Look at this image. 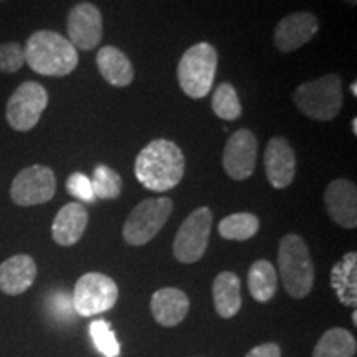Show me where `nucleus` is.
Masks as SVG:
<instances>
[{
    "instance_id": "nucleus-1",
    "label": "nucleus",
    "mask_w": 357,
    "mask_h": 357,
    "mask_svg": "<svg viewBox=\"0 0 357 357\" xmlns=\"http://www.w3.org/2000/svg\"><path fill=\"white\" fill-rule=\"evenodd\" d=\"M185 158L176 142L154 139L139 151L134 162V174L146 189L167 192L182 181Z\"/></svg>"
},
{
    "instance_id": "nucleus-2",
    "label": "nucleus",
    "mask_w": 357,
    "mask_h": 357,
    "mask_svg": "<svg viewBox=\"0 0 357 357\" xmlns=\"http://www.w3.org/2000/svg\"><path fill=\"white\" fill-rule=\"evenodd\" d=\"M25 63L43 77H66L78 66V50L68 38L53 30H38L24 47Z\"/></svg>"
},
{
    "instance_id": "nucleus-3",
    "label": "nucleus",
    "mask_w": 357,
    "mask_h": 357,
    "mask_svg": "<svg viewBox=\"0 0 357 357\" xmlns=\"http://www.w3.org/2000/svg\"><path fill=\"white\" fill-rule=\"evenodd\" d=\"M278 266L283 287L291 298L301 300L310 294L314 284L310 248L300 235L289 234L280 240Z\"/></svg>"
},
{
    "instance_id": "nucleus-4",
    "label": "nucleus",
    "mask_w": 357,
    "mask_h": 357,
    "mask_svg": "<svg viewBox=\"0 0 357 357\" xmlns=\"http://www.w3.org/2000/svg\"><path fill=\"white\" fill-rule=\"evenodd\" d=\"M293 101L298 109L314 121H331L342 108V82L336 73L301 83L294 89Z\"/></svg>"
},
{
    "instance_id": "nucleus-5",
    "label": "nucleus",
    "mask_w": 357,
    "mask_h": 357,
    "mask_svg": "<svg viewBox=\"0 0 357 357\" xmlns=\"http://www.w3.org/2000/svg\"><path fill=\"white\" fill-rule=\"evenodd\" d=\"M218 55L213 45L200 42L187 48L177 65V82L192 100H202L215 82Z\"/></svg>"
},
{
    "instance_id": "nucleus-6",
    "label": "nucleus",
    "mask_w": 357,
    "mask_h": 357,
    "mask_svg": "<svg viewBox=\"0 0 357 357\" xmlns=\"http://www.w3.org/2000/svg\"><path fill=\"white\" fill-rule=\"evenodd\" d=\"M174 208L169 197L146 199L132 208L123 225V238L132 247L149 243L166 225Z\"/></svg>"
},
{
    "instance_id": "nucleus-7",
    "label": "nucleus",
    "mask_w": 357,
    "mask_h": 357,
    "mask_svg": "<svg viewBox=\"0 0 357 357\" xmlns=\"http://www.w3.org/2000/svg\"><path fill=\"white\" fill-rule=\"evenodd\" d=\"M118 284L113 278L91 271L77 281L71 300L77 314L88 318L109 311L118 301Z\"/></svg>"
},
{
    "instance_id": "nucleus-8",
    "label": "nucleus",
    "mask_w": 357,
    "mask_h": 357,
    "mask_svg": "<svg viewBox=\"0 0 357 357\" xmlns=\"http://www.w3.org/2000/svg\"><path fill=\"white\" fill-rule=\"evenodd\" d=\"M213 215L208 207H199L189 213V217L178 227L174 238V257L181 263L199 261L205 255L211 238Z\"/></svg>"
},
{
    "instance_id": "nucleus-9",
    "label": "nucleus",
    "mask_w": 357,
    "mask_h": 357,
    "mask_svg": "<svg viewBox=\"0 0 357 357\" xmlns=\"http://www.w3.org/2000/svg\"><path fill=\"white\" fill-rule=\"evenodd\" d=\"M48 106V93L37 82L22 83L8 98L6 118L12 129L19 132L32 131Z\"/></svg>"
},
{
    "instance_id": "nucleus-10",
    "label": "nucleus",
    "mask_w": 357,
    "mask_h": 357,
    "mask_svg": "<svg viewBox=\"0 0 357 357\" xmlns=\"http://www.w3.org/2000/svg\"><path fill=\"white\" fill-rule=\"evenodd\" d=\"M56 177L50 167L29 166L17 174L10 185V199L19 207L47 204L55 197Z\"/></svg>"
},
{
    "instance_id": "nucleus-11",
    "label": "nucleus",
    "mask_w": 357,
    "mask_h": 357,
    "mask_svg": "<svg viewBox=\"0 0 357 357\" xmlns=\"http://www.w3.org/2000/svg\"><path fill=\"white\" fill-rule=\"evenodd\" d=\"M258 154L257 136L250 129H238L227 141L222 164L234 181H247L255 172Z\"/></svg>"
},
{
    "instance_id": "nucleus-12",
    "label": "nucleus",
    "mask_w": 357,
    "mask_h": 357,
    "mask_svg": "<svg viewBox=\"0 0 357 357\" xmlns=\"http://www.w3.org/2000/svg\"><path fill=\"white\" fill-rule=\"evenodd\" d=\"M68 40L77 50L89 52L102 38V15L95 3L79 2L68 12L66 19Z\"/></svg>"
},
{
    "instance_id": "nucleus-13",
    "label": "nucleus",
    "mask_w": 357,
    "mask_h": 357,
    "mask_svg": "<svg viewBox=\"0 0 357 357\" xmlns=\"http://www.w3.org/2000/svg\"><path fill=\"white\" fill-rule=\"evenodd\" d=\"M319 32V20L311 12H294L283 17L275 26L273 42L280 52H296Z\"/></svg>"
},
{
    "instance_id": "nucleus-14",
    "label": "nucleus",
    "mask_w": 357,
    "mask_h": 357,
    "mask_svg": "<svg viewBox=\"0 0 357 357\" xmlns=\"http://www.w3.org/2000/svg\"><path fill=\"white\" fill-rule=\"evenodd\" d=\"M324 207L342 229L357 227V187L347 178H334L324 190Z\"/></svg>"
},
{
    "instance_id": "nucleus-15",
    "label": "nucleus",
    "mask_w": 357,
    "mask_h": 357,
    "mask_svg": "<svg viewBox=\"0 0 357 357\" xmlns=\"http://www.w3.org/2000/svg\"><path fill=\"white\" fill-rule=\"evenodd\" d=\"M265 172L271 187L287 189L296 176V154L288 139L281 136L271 137L265 149Z\"/></svg>"
},
{
    "instance_id": "nucleus-16",
    "label": "nucleus",
    "mask_w": 357,
    "mask_h": 357,
    "mask_svg": "<svg viewBox=\"0 0 357 357\" xmlns=\"http://www.w3.org/2000/svg\"><path fill=\"white\" fill-rule=\"evenodd\" d=\"M88 211L83 204L70 202L63 205L52 223V236L60 247H73L82 240L88 227Z\"/></svg>"
},
{
    "instance_id": "nucleus-17",
    "label": "nucleus",
    "mask_w": 357,
    "mask_h": 357,
    "mask_svg": "<svg viewBox=\"0 0 357 357\" xmlns=\"http://www.w3.org/2000/svg\"><path fill=\"white\" fill-rule=\"evenodd\" d=\"M37 278V265L29 255H13L0 263V291L17 296L25 293Z\"/></svg>"
},
{
    "instance_id": "nucleus-18",
    "label": "nucleus",
    "mask_w": 357,
    "mask_h": 357,
    "mask_svg": "<svg viewBox=\"0 0 357 357\" xmlns=\"http://www.w3.org/2000/svg\"><path fill=\"white\" fill-rule=\"evenodd\" d=\"M189 296L177 288H160L151 298V311L160 326L172 328L182 323L189 312Z\"/></svg>"
},
{
    "instance_id": "nucleus-19",
    "label": "nucleus",
    "mask_w": 357,
    "mask_h": 357,
    "mask_svg": "<svg viewBox=\"0 0 357 357\" xmlns=\"http://www.w3.org/2000/svg\"><path fill=\"white\" fill-rule=\"evenodd\" d=\"M96 65L101 77L111 86L126 88L134 82V66L129 58L113 45L100 48L96 55Z\"/></svg>"
},
{
    "instance_id": "nucleus-20",
    "label": "nucleus",
    "mask_w": 357,
    "mask_h": 357,
    "mask_svg": "<svg viewBox=\"0 0 357 357\" xmlns=\"http://www.w3.org/2000/svg\"><path fill=\"white\" fill-rule=\"evenodd\" d=\"M212 294L215 311L222 318H234L242 307V281L231 271H222L215 276Z\"/></svg>"
},
{
    "instance_id": "nucleus-21",
    "label": "nucleus",
    "mask_w": 357,
    "mask_h": 357,
    "mask_svg": "<svg viewBox=\"0 0 357 357\" xmlns=\"http://www.w3.org/2000/svg\"><path fill=\"white\" fill-rule=\"evenodd\" d=\"M331 287L344 306L357 305V253L349 252L331 270Z\"/></svg>"
},
{
    "instance_id": "nucleus-22",
    "label": "nucleus",
    "mask_w": 357,
    "mask_h": 357,
    "mask_svg": "<svg viewBox=\"0 0 357 357\" xmlns=\"http://www.w3.org/2000/svg\"><path fill=\"white\" fill-rule=\"evenodd\" d=\"M278 287V275L268 260H257L248 270V289L253 300L268 303L275 296Z\"/></svg>"
},
{
    "instance_id": "nucleus-23",
    "label": "nucleus",
    "mask_w": 357,
    "mask_h": 357,
    "mask_svg": "<svg viewBox=\"0 0 357 357\" xmlns=\"http://www.w3.org/2000/svg\"><path fill=\"white\" fill-rule=\"evenodd\" d=\"M356 349V337L347 329L333 328L321 336L312 357H354Z\"/></svg>"
},
{
    "instance_id": "nucleus-24",
    "label": "nucleus",
    "mask_w": 357,
    "mask_h": 357,
    "mask_svg": "<svg viewBox=\"0 0 357 357\" xmlns=\"http://www.w3.org/2000/svg\"><path fill=\"white\" fill-rule=\"evenodd\" d=\"M258 230H260V220L257 215L248 212L231 213L218 223V234L222 238L236 240V242L250 240L258 234Z\"/></svg>"
},
{
    "instance_id": "nucleus-25",
    "label": "nucleus",
    "mask_w": 357,
    "mask_h": 357,
    "mask_svg": "<svg viewBox=\"0 0 357 357\" xmlns=\"http://www.w3.org/2000/svg\"><path fill=\"white\" fill-rule=\"evenodd\" d=\"M212 109L223 121H235L243 113L242 102L231 83H220L212 96Z\"/></svg>"
},
{
    "instance_id": "nucleus-26",
    "label": "nucleus",
    "mask_w": 357,
    "mask_h": 357,
    "mask_svg": "<svg viewBox=\"0 0 357 357\" xmlns=\"http://www.w3.org/2000/svg\"><path fill=\"white\" fill-rule=\"evenodd\" d=\"M91 185L96 199H118L123 192V178L114 169L100 164V166H96L95 172H93Z\"/></svg>"
},
{
    "instance_id": "nucleus-27",
    "label": "nucleus",
    "mask_w": 357,
    "mask_h": 357,
    "mask_svg": "<svg viewBox=\"0 0 357 357\" xmlns=\"http://www.w3.org/2000/svg\"><path fill=\"white\" fill-rule=\"evenodd\" d=\"M89 336H91L95 347L105 357H118L121 352L116 334L108 321L96 319L89 324Z\"/></svg>"
},
{
    "instance_id": "nucleus-28",
    "label": "nucleus",
    "mask_w": 357,
    "mask_h": 357,
    "mask_svg": "<svg viewBox=\"0 0 357 357\" xmlns=\"http://www.w3.org/2000/svg\"><path fill=\"white\" fill-rule=\"evenodd\" d=\"M47 310L50 312L58 323H71L77 318V311H75L73 300L68 293L65 291H53L47 298Z\"/></svg>"
},
{
    "instance_id": "nucleus-29",
    "label": "nucleus",
    "mask_w": 357,
    "mask_h": 357,
    "mask_svg": "<svg viewBox=\"0 0 357 357\" xmlns=\"http://www.w3.org/2000/svg\"><path fill=\"white\" fill-rule=\"evenodd\" d=\"M25 65V52L15 42L0 43V73H17Z\"/></svg>"
},
{
    "instance_id": "nucleus-30",
    "label": "nucleus",
    "mask_w": 357,
    "mask_h": 357,
    "mask_svg": "<svg viewBox=\"0 0 357 357\" xmlns=\"http://www.w3.org/2000/svg\"><path fill=\"white\" fill-rule=\"evenodd\" d=\"M66 190L79 202L93 204L96 200L95 192H93L91 178H88L83 172H73L66 181Z\"/></svg>"
},
{
    "instance_id": "nucleus-31",
    "label": "nucleus",
    "mask_w": 357,
    "mask_h": 357,
    "mask_svg": "<svg viewBox=\"0 0 357 357\" xmlns=\"http://www.w3.org/2000/svg\"><path fill=\"white\" fill-rule=\"evenodd\" d=\"M245 357H281V347L275 342H266V344L253 347Z\"/></svg>"
},
{
    "instance_id": "nucleus-32",
    "label": "nucleus",
    "mask_w": 357,
    "mask_h": 357,
    "mask_svg": "<svg viewBox=\"0 0 357 357\" xmlns=\"http://www.w3.org/2000/svg\"><path fill=\"white\" fill-rule=\"evenodd\" d=\"M352 134H354V136H356V134H357V118H356V116H354V118H352Z\"/></svg>"
},
{
    "instance_id": "nucleus-33",
    "label": "nucleus",
    "mask_w": 357,
    "mask_h": 357,
    "mask_svg": "<svg viewBox=\"0 0 357 357\" xmlns=\"http://www.w3.org/2000/svg\"><path fill=\"white\" fill-rule=\"evenodd\" d=\"M351 93H352V96H357V84H356V82L351 84Z\"/></svg>"
},
{
    "instance_id": "nucleus-34",
    "label": "nucleus",
    "mask_w": 357,
    "mask_h": 357,
    "mask_svg": "<svg viewBox=\"0 0 357 357\" xmlns=\"http://www.w3.org/2000/svg\"><path fill=\"white\" fill-rule=\"evenodd\" d=\"M342 2H346L347 6H351V7H356L357 6V0H342Z\"/></svg>"
},
{
    "instance_id": "nucleus-35",
    "label": "nucleus",
    "mask_w": 357,
    "mask_h": 357,
    "mask_svg": "<svg viewBox=\"0 0 357 357\" xmlns=\"http://www.w3.org/2000/svg\"><path fill=\"white\" fill-rule=\"evenodd\" d=\"M352 323L357 324V312H356V311L352 312Z\"/></svg>"
},
{
    "instance_id": "nucleus-36",
    "label": "nucleus",
    "mask_w": 357,
    "mask_h": 357,
    "mask_svg": "<svg viewBox=\"0 0 357 357\" xmlns=\"http://www.w3.org/2000/svg\"><path fill=\"white\" fill-rule=\"evenodd\" d=\"M0 2H7V0H0Z\"/></svg>"
}]
</instances>
